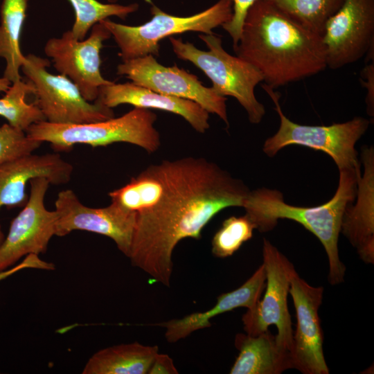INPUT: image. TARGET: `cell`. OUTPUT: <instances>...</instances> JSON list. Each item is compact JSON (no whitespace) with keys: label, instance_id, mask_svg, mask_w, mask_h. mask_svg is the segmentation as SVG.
Wrapping results in <instances>:
<instances>
[{"label":"cell","instance_id":"cell-1","mask_svg":"<svg viewBox=\"0 0 374 374\" xmlns=\"http://www.w3.org/2000/svg\"><path fill=\"white\" fill-rule=\"evenodd\" d=\"M249 192L242 180L215 163L186 157L150 165L108 195L112 202L135 213L131 264L169 287L177 244L185 238L200 239L218 213L242 207Z\"/></svg>","mask_w":374,"mask_h":374},{"label":"cell","instance_id":"cell-2","mask_svg":"<svg viewBox=\"0 0 374 374\" xmlns=\"http://www.w3.org/2000/svg\"><path fill=\"white\" fill-rule=\"evenodd\" d=\"M234 51L254 66L265 84L273 89L316 75L327 67L321 37L269 0H258L249 9Z\"/></svg>","mask_w":374,"mask_h":374},{"label":"cell","instance_id":"cell-3","mask_svg":"<svg viewBox=\"0 0 374 374\" xmlns=\"http://www.w3.org/2000/svg\"><path fill=\"white\" fill-rule=\"evenodd\" d=\"M361 168L341 170L334 196L317 206L290 205L282 193L260 188L250 190L242 208L260 232L273 229L279 219H288L301 224L313 233L323 246L329 264L328 280L337 285L344 280L346 267L339 255L338 241L341 222L348 206L355 202Z\"/></svg>","mask_w":374,"mask_h":374},{"label":"cell","instance_id":"cell-4","mask_svg":"<svg viewBox=\"0 0 374 374\" xmlns=\"http://www.w3.org/2000/svg\"><path fill=\"white\" fill-rule=\"evenodd\" d=\"M157 119L151 110L134 107L121 116L93 123L57 124L43 121L33 124L26 133L33 139L49 143L57 152L69 151L77 144L98 147L127 143L151 154L161 143L154 127Z\"/></svg>","mask_w":374,"mask_h":374},{"label":"cell","instance_id":"cell-5","mask_svg":"<svg viewBox=\"0 0 374 374\" xmlns=\"http://www.w3.org/2000/svg\"><path fill=\"white\" fill-rule=\"evenodd\" d=\"M199 37L205 43L208 51L198 49L181 38L170 36L169 40L176 56L191 62L203 71L211 80V87L217 94L235 98L245 109L250 123H260L265 109L257 100L255 88L263 81L261 73L245 60L227 53L220 36L214 33L201 34Z\"/></svg>","mask_w":374,"mask_h":374},{"label":"cell","instance_id":"cell-6","mask_svg":"<svg viewBox=\"0 0 374 374\" xmlns=\"http://www.w3.org/2000/svg\"><path fill=\"white\" fill-rule=\"evenodd\" d=\"M151 19L138 26H128L109 18L101 20L116 43L122 61L147 55H159L161 39L186 32L213 34V30L228 22L232 16L233 0H219L206 10L188 17L163 12L152 4Z\"/></svg>","mask_w":374,"mask_h":374},{"label":"cell","instance_id":"cell-7","mask_svg":"<svg viewBox=\"0 0 374 374\" xmlns=\"http://www.w3.org/2000/svg\"><path fill=\"white\" fill-rule=\"evenodd\" d=\"M262 88L273 100L280 117L278 131L263 145V152L267 156H275L287 145H299L328 154L339 170L361 168L355 144L367 131L371 123L368 119L357 116L346 122L330 125L298 124L283 112L278 93L267 84L262 85Z\"/></svg>","mask_w":374,"mask_h":374},{"label":"cell","instance_id":"cell-8","mask_svg":"<svg viewBox=\"0 0 374 374\" xmlns=\"http://www.w3.org/2000/svg\"><path fill=\"white\" fill-rule=\"evenodd\" d=\"M21 70L35 87V104L46 121L57 124L93 123L114 117L112 108L87 101L69 78L48 71V59L25 56Z\"/></svg>","mask_w":374,"mask_h":374},{"label":"cell","instance_id":"cell-9","mask_svg":"<svg viewBox=\"0 0 374 374\" xmlns=\"http://www.w3.org/2000/svg\"><path fill=\"white\" fill-rule=\"evenodd\" d=\"M263 265L266 291L256 306L242 315L243 328L247 335L256 336L274 325L276 340L290 351L293 328L287 305L290 283L296 272L294 265L268 240L263 239Z\"/></svg>","mask_w":374,"mask_h":374},{"label":"cell","instance_id":"cell-10","mask_svg":"<svg viewBox=\"0 0 374 374\" xmlns=\"http://www.w3.org/2000/svg\"><path fill=\"white\" fill-rule=\"evenodd\" d=\"M117 74L156 92L194 101L229 125L226 98L217 94L212 87L204 86L197 76L177 65L165 66L152 55H147L123 61L117 66Z\"/></svg>","mask_w":374,"mask_h":374},{"label":"cell","instance_id":"cell-11","mask_svg":"<svg viewBox=\"0 0 374 374\" xmlns=\"http://www.w3.org/2000/svg\"><path fill=\"white\" fill-rule=\"evenodd\" d=\"M321 39L327 67L338 69L367 55L374 47V0H344L325 25Z\"/></svg>","mask_w":374,"mask_h":374},{"label":"cell","instance_id":"cell-12","mask_svg":"<svg viewBox=\"0 0 374 374\" xmlns=\"http://www.w3.org/2000/svg\"><path fill=\"white\" fill-rule=\"evenodd\" d=\"M91 29L90 35L83 40L75 39L71 30L60 37L51 38L44 46V52L52 59L57 72L75 83L87 101L94 102L99 89L112 82L103 77L100 68V50L112 35L100 22Z\"/></svg>","mask_w":374,"mask_h":374},{"label":"cell","instance_id":"cell-13","mask_svg":"<svg viewBox=\"0 0 374 374\" xmlns=\"http://www.w3.org/2000/svg\"><path fill=\"white\" fill-rule=\"evenodd\" d=\"M50 182L43 177L30 181V190L24 208L12 220L8 235L0 244V273L26 255L44 253L55 235L57 213L48 211L44 197Z\"/></svg>","mask_w":374,"mask_h":374},{"label":"cell","instance_id":"cell-14","mask_svg":"<svg viewBox=\"0 0 374 374\" xmlns=\"http://www.w3.org/2000/svg\"><path fill=\"white\" fill-rule=\"evenodd\" d=\"M55 207V235L65 236L76 230L100 234L111 238L128 257L136 223L134 212L112 202L103 208L87 206L71 189L57 194Z\"/></svg>","mask_w":374,"mask_h":374},{"label":"cell","instance_id":"cell-15","mask_svg":"<svg viewBox=\"0 0 374 374\" xmlns=\"http://www.w3.org/2000/svg\"><path fill=\"white\" fill-rule=\"evenodd\" d=\"M289 294L292 298L296 317L290 351L292 368L303 374H328L319 317L323 287L310 285L296 272L291 280Z\"/></svg>","mask_w":374,"mask_h":374},{"label":"cell","instance_id":"cell-16","mask_svg":"<svg viewBox=\"0 0 374 374\" xmlns=\"http://www.w3.org/2000/svg\"><path fill=\"white\" fill-rule=\"evenodd\" d=\"M73 166L60 154L33 153L0 165V209L24 206L28 201L27 184L35 178L43 177L51 184L68 183ZM0 225V244L4 239Z\"/></svg>","mask_w":374,"mask_h":374},{"label":"cell","instance_id":"cell-17","mask_svg":"<svg viewBox=\"0 0 374 374\" xmlns=\"http://www.w3.org/2000/svg\"><path fill=\"white\" fill-rule=\"evenodd\" d=\"M95 101L112 109L128 104L134 107L168 112L182 117L201 134L210 127L209 113L195 102L160 93L133 82H112L103 86Z\"/></svg>","mask_w":374,"mask_h":374},{"label":"cell","instance_id":"cell-18","mask_svg":"<svg viewBox=\"0 0 374 374\" xmlns=\"http://www.w3.org/2000/svg\"><path fill=\"white\" fill-rule=\"evenodd\" d=\"M364 166L359 177L355 199L346 208L341 222V233L356 249L362 260L374 262V149H362Z\"/></svg>","mask_w":374,"mask_h":374},{"label":"cell","instance_id":"cell-19","mask_svg":"<svg viewBox=\"0 0 374 374\" xmlns=\"http://www.w3.org/2000/svg\"><path fill=\"white\" fill-rule=\"evenodd\" d=\"M265 280V267L262 264L240 287L220 294L211 309L195 312L179 319L155 323L154 326L166 328L165 337L169 343L177 342L196 330L210 327L211 319L219 314L241 307L247 310L253 308L260 299Z\"/></svg>","mask_w":374,"mask_h":374},{"label":"cell","instance_id":"cell-20","mask_svg":"<svg viewBox=\"0 0 374 374\" xmlns=\"http://www.w3.org/2000/svg\"><path fill=\"white\" fill-rule=\"evenodd\" d=\"M235 346L239 353L231 374H280L293 368L290 352L269 329L256 336L238 333Z\"/></svg>","mask_w":374,"mask_h":374},{"label":"cell","instance_id":"cell-21","mask_svg":"<svg viewBox=\"0 0 374 374\" xmlns=\"http://www.w3.org/2000/svg\"><path fill=\"white\" fill-rule=\"evenodd\" d=\"M159 353L157 346L139 342L101 349L86 363L82 374H147Z\"/></svg>","mask_w":374,"mask_h":374},{"label":"cell","instance_id":"cell-22","mask_svg":"<svg viewBox=\"0 0 374 374\" xmlns=\"http://www.w3.org/2000/svg\"><path fill=\"white\" fill-rule=\"evenodd\" d=\"M28 0H3L1 7L0 57L6 60L5 78L12 83L21 80L25 62L20 39L26 19Z\"/></svg>","mask_w":374,"mask_h":374},{"label":"cell","instance_id":"cell-23","mask_svg":"<svg viewBox=\"0 0 374 374\" xmlns=\"http://www.w3.org/2000/svg\"><path fill=\"white\" fill-rule=\"evenodd\" d=\"M34 93V85L29 80L25 82L21 79L12 83L0 98V116L11 126L24 132L33 124L46 121L35 103H29L26 100L28 96Z\"/></svg>","mask_w":374,"mask_h":374},{"label":"cell","instance_id":"cell-24","mask_svg":"<svg viewBox=\"0 0 374 374\" xmlns=\"http://www.w3.org/2000/svg\"><path fill=\"white\" fill-rule=\"evenodd\" d=\"M292 19L320 35L344 0H269Z\"/></svg>","mask_w":374,"mask_h":374},{"label":"cell","instance_id":"cell-25","mask_svg":"<svg viewBox=\"0 0 374 374\" xmlns=\"http://www.w3.org/2000/svg\"><path fill=\"white\" fill-rule=\"evenodd\" d=\"M71 4L75 21L71 29L73 36L83 40L93 25L109 17L125 19L130 14L139 9V4L133 3L121 5L117 3H102L98 0H68Z\"/></svg>","mask_w":374,"mask_h":374},{"label":"cell","instance_id":"cell-26","mask_svg":"<svg viewBox=\"0 0 374 374\" xmlns=\"http://www.w3.org/2000/svg\"><path fill=\"white\" fill-rule=\"evenodd\" d=\"M256 229L255 224L247 214L226 218L213 237L212 253L221 258L232 256L252 238Z\"/></svg>","mask_w":374,"mask_h":374},{"label":"cell","instance_id":"cell-27","mask_svg":"<svg viewBox=\"0 0 374 374\" xmlns=\"http://www.w3.org/2000/svg\"><path fill=\"white\" fill-rule=\"evenodd\" d=\"M42 143L30 138L26 132L3 124L0 127V165L33 153Z\"/></svg>","mask_w":374,"mask_h":374},{"label":"cell","instance_id":"cell-28","mask_svg":"<svg viewBox=\"0 0 374 374\" xmlns=\"http://www.w3.org/2000/svg\"><path fill=\"white\" fill-rule=\"evenodd\" d=\"M258 0H233V12L231 19L222 26L233 41V49L240 39L243 23L249 9Z\"/></svg>","mask_w":374,"mask_h":374},{"label":"cell","instance_id":"cell-29","mask_svg":"<svg viewBox=\"0 0 374 374\" xmlns=\"http://www.w3.org/2000/svg\"><path fill=\"white\" fill-rule=\"evenodd\" d=\"M361 83L366 88V104L369 116L374 115V62L366 64L361 72Z\"/></svg>","mask_w":374,"mask_h":374},{"label":"cell","instance_id":"cell-30","mask_svg":"<svg viewBox=\"0 0 374 374\" xmlns=\"http://www.w3.org/2000/svg\"><path fill=\"white\" fill-rule=\"evenodd\" d=\"M172 358L166 354L156 355L154 361L150 368L148 374H177Z\"/></svg>","mask_w":374,"mask_h":374},{"label":"cell","instance_id":"cell-31","mask_svg":"<svg viewBox=\"0 0 374 374\" xmlns=\"http://www.w3.org/2000/svg\"><path fill=\"white\" fill-rule=\"evenodd\" d=\"M12 84V82L4 77L0 78V92H6Z\"/></svg>","mask_w":374,"mask_h":374},{"label":"cell","instance_id":"cell-32","mask_svg":"<svg viewBox=\"0 0 374 374\" xmlns=\"http://www.w3.org/2000/svg\"><path fill=\"white\" fill-rule=\"evenodd\" d=\"M108 3H116L118 0H107Z\"/></svg>","mask_w":374,"mask_h":374}]
</instances>
